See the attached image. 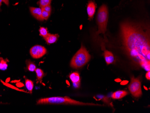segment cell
<instances>
[{
  "mask_svg": "<svg viewBox=\"0 0 150 113\" xmlns=\"http://www.w3.org/2000/svg\"><path fill=\"white\" fill-rule=\"evenodd\" d=\"M123 48L129 59L146 70L150 69L149 33L141 25L125 22L120 26Z\"/></svg>",
  "mask_w": 150,
  "mask_h": 113,
  "instance_id": "cell-1",
  "label": "cell"
},
{
  "mask_svg": "<svg viewBox=\"0 0 150 113\" xmlns=\"http://www.w3.org/2000/svg\"><path fill=\"white\" fill-rule=\"evenodd\" d=\"M57 104L74 105H92L101 106V104L82 102L70 98L69 97H51L40 99L37 101V104Z\"/></svg>",
  "mask_w": 150,
  "mask_h": 113,
  "instance_id": "cell-2",
  "label": "cell"
},
{
  "mask_svg": "<svg viewBox=\"0 0 150 113\" xmlns=\"http://www.w3.org/2000/svg\"><path fill=\"white\" fill-rule=\"evenodd\" d=\"M91 56L86 49L82 45L81 48L75 54L71 59V67L74 69H80L85 66L91 60Z\"/></svg>",
  "mask_w": 150,
  "mask_h": 113,
  "instance_id": "cell-3",
  "label": "cell"
},
{
  "mask_svg": "<svg viewBox=\"0 0 150 113\" xmlns=\"http://www.w3.org/2000/svg\"><path fill=\"white\" fill-rule=\"evenodd\" d=\"M108 20V7L105 5H102L98 12L97 24L98 25V31L97 34L103 33L105 37V33L107 31V25Z\"/></svg>",
  "mask_w": 150,
  "mask_h": 113,
  "instance_id": "cell-4",
  "label": "cell"
},
{
  "mask_svg": "<svg viewBox=\"0 0 150 113\" xmlns=\"http://www.w3.org/2000/svg\"><path fill=\"white\" fill-rule=\"evenodd\" d=\"M129 89L131 94L136 98H139L142 95L141 83L139 79L132 77L129 86Z\"/></svg>",
  "mask_w": 150,
  "mask_h": 113,
  "instance_id": "cell-5",
  "label": "cell"
},
{
  "mask_svg": "<svg viewBox=\"0 0 150 113\" xmlns=\"http://www.w3.org/2000/svg\"><path fill=\"white\" fill-rule=\"evenodd\" d=\"M47 53V50L44 46L36 45L33 46L30 50L31 56L34 59H38L42 58Z\"/></svg>",
  "mask_w": 150,
  "mask_h": 113,
  "instance_id": "cell-6",
  "label": "cell"
},
{
  "mask_svg": "<svg viewBox=\"0 0 150 113\" xmlns=\"http://www.w3.org/2000/svg\"><path fill=\"white\" fill-rule=\"evenodd\" d=\"M29 10L32 16L38 21H42L44 20L42 16V8L30 7Z\"/></svg>",
  "mask_w": 150,
  "mask_h": 113,
  "instance_id": "cell-7",
  "label": "cell"
},
{
  "mask_svg": "<svg viewBox=\"0 0 150 113\" xmlns=\"http://www.w3.org/2000/svg\"><path fill=\"white\" fill-rule=\"evenodd\" d=\"M96 6L94 2L93 1H90L88 2L87 6V11L88 17L90 19H92L93 18L96 11Z\"/></svg>",
  "mask_w": 150,
  "mask_h": 113,
  "instance_id": "cell-8",
  "label": "cell"
},
{
  "mask_svg": "<svg viewBox=\"0 0 150 113\" xmlns=\"http://www.w3.org/2000/svg\"><path fill=\"white\" fill-rule=\"evenodd\" d=\"M70 79L73 82L75 87H78L80 86L81 78L80 75L77 72H73L71 73L69 76Z\"/></svg>",
  "mask_w": 150,
  "mask_h": 113,
  "instance_id": "cell-9",
  "label": "cell"
},
{
  "mask_svg": "<svg viewBox=\"0 0 150 113\" xmlns=\"http://www.w3.org/2000/svg\"><path fill=\"white\" fill-rule=\"evenodd\" d=\"M104 56L107 65H110L114 62V56L112 53L110 51L105 50L104 51Z\"/></svg>",
  "mask_w": 150,
  "mask_h": 113,
  "instance_id": "cell-10",
  "label": "cell"
},
{
  "mask_svg": "<svg viewBox=\"0 0 150 113\" xmlns=\"http://www.w3.org/2000/svg\"><path fill=\"white\" fill-rule=\"evenodd\" d=\"M59 36L58 34H52L49 33L48 35H47L44 39L46 41V43L48 44H51L55 43L56 41L58 40Z\"/></svg>",
  "mask_w": 150,
  "mask_h": 113,
  "instance_id": "cell-11",
  "label": "cell"
},
{
  "mask_svg": "<svg viewBox=\"0 0 150 113\" xmlns=\"http://www.w3.org/2000/svg\"><path fill=\"white\" fill-rule=\"evenodd\" d=\"M128 92L125 91L120 90L114 92L112 95V98L114 99H120L127 96Z\"/></svg>",
  "mask_w": 150,
  "mask_h": 113,
  "instance_id": "cell-12",
  "label": "cell"
},
{
  "mask_svg": "<svg viewBox=\"0 0 150 113\" xmlns=\"http://www.w3.org/2000/svg\"><path fill=\"white\" fill-rule=\"evenodd\" d=\"M35 71L36 72V75H37V80L39 82L42 83L43 77L44 76V72L43 71L42 69L37 68Z\"/></svg>",
  "mask_w": 150,
  "mask_h": 113,
  "instance_id": "cell-13",
  "label": "cell"
},
{
  "mask_svg": "<svg viewBox=\"0 0 150 113\" xmlns=\"http://www.w3.org/2000/svg\"><path fill=\"white\" fill-rule=\"evenodd\" d=\"M27 69L31 72L35 71L37 69L36 65L30 60H27L26 61Z\"/></svg>",
  "mask_w": 150,
  "mask_h": 113,
  "instance_id": "cell-14",
  "label": "cell"
},
{
  "mask_svg": "<svg viewBox=\"0 0 150 113\" xmlns=\"http://www.w3.org/2000/svg\"><path fill=\"white\" fill-rule=\"evenodd\" d=\"M25 85L27 89H28L29 92L32 93L33 89L34 84L33 82L31 80L28 79H25Z\"/></svg>",
  "mask_w": 150,
  "mask_h": 113,
  "instance_id": "cell-15",
  "label": "cell"
},
{
  "mask_svg": "<svg viewBox=\"0 0 150 113\" xmlns=\"http://www.w3.org/2000/svg\"><path fill=\"white\" fill-rule=\"evenodd\" d=\"M8 68L7 61L3 58L0 57V70H6Z\"/></svg>",
  "mask_w": 150,
  "mask_h": 113,
  "instance_id": "cell-16",
  "label": "cell"
},
{
  "mask_svg": "<svg viewBox=\"0 0 150 113\" xmlns=\"http://www.w3.org/2000/svg\"><path fill=\"white\" fill-rule=\"evenodd\" d=\"M52 0H39L38 4L40 8H42L45 6H48L51 4Z\"/></svg>",
  "mask_w": 150,
  "mask_h": 113,
  "instance_id": "cell-17",
  "label": "cell"
},
{
  "mask_svg": "<svg viewBox=\"0 0 150 113\" xmlns=\"http://www.w3.org/2000/svg\"><path fill=\"white\" fill-rule=\"evenodd\" d=\"M39 31L40 33L39 35L42 37L44 38L48 35L49 33L48 32V29L45 28L40 27Z\"/></svg>",
  "mask_w": 150,
  "mask_h": 113,
  "instance_id": "cell-18",
  "label": "cell"
},
{
  "mask_svg": "<svg viewBox=\"0 0 150 113\" xmlns=\"http://www.w3.org/2000/svg\"><path fill=\"white\" fill-rule=\"evenodd\" d=\"M50 13L42 9V16L44 20H47L50 16Z\"/></svg>",
  "mask_w": 150,
  "mask_h": 113,
  "instance_id": "cell-19",
  "label": "cell"
},
{
  "mask_svg": "<svg viewBox=\"0 0 150 113\" xmlns=\"http://www.w3.org/2000/svg\"><path fill=\"white\" fill-rule=\"evenodd\" d=\"M42 9L44 10V11H46L50 13H51V6L50 5L45 6V7L42 8Z\"/></svg>",
  "mask_w": 150,
  "mask_h": 113,
  "instance_id": "cell-20",
  "label": "cell"
},
{
  "mask_svg": "<svg viewBox=\"0 0 150 113\" xmlns=\"http://www.w3.org/2000/svg\"><path fill=\"white\" fill-rule=\"evenodd\" d=\"M146 79L147 80H150V71H147V73L146 74Z\"/></svg>",
  "mask_w": 150,
  "mask_h": 113,
  "instance_id": "cell-21",
  "label": "cell"
},
{
  "mask_svg": "<svg viewBox=\"0 0 150 113\" xmlns=\"http://www.w3.org/2000/svg\"><path fill=\"white\" fill-rule=\"evenodd\" d=\"M3 2H4L5 4L7 6H9V0H2Z\"/></svg>",
  "mask_w": 150,
  "mask_h": 113,
  "instance_id": "cell-22",
  "label": "cell"
},
{
  "mask_svg": "<svg viewBox=\"0 0 150 113\" xmlns=\"http://www.w3.org/2000/svg\"><path fill=\"white\" fill-rule=\"evenodd\" d=\"M2 1H3L2 0H0V10H1V4H2Z\"/></svg>",
  "mask_w": 150,
  "mask_h": 113,
  "instance_id": "cell-23",
  "label": "cell"
}]
</instances>
